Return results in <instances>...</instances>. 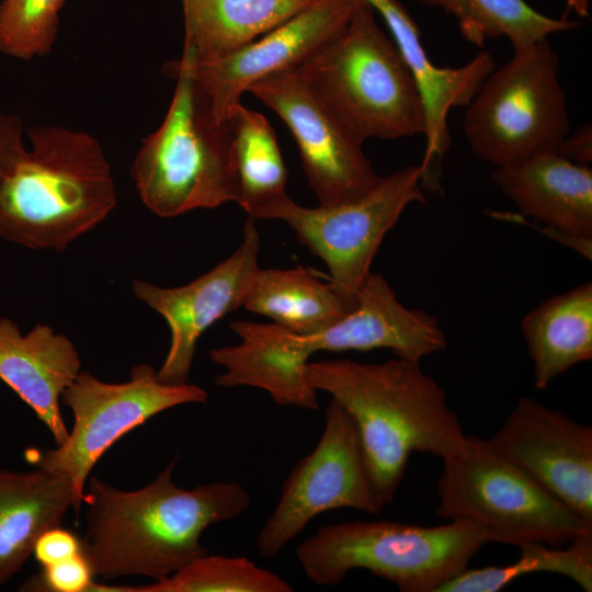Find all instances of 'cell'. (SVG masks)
Masks as SVG:
<instances>
[{
    "label": "cell",
    "mask_w": 592,
    "mask_h": 592,
    "mask_svg": "<svg viewBox=\"0 0 592 592\" xmlns=\"http://www.w3.org/2000/svg\"><path fill=\"white\" fill-rule=\"evenodd\" d=\"M0 111V237L64 251L114 209L116 189L99 140L57 125L26 130Z\"/></svg>",
    "instance_id": "cell-1"
},
{
    "label": "cell",
    "mask_w": 592,
    "mask_h": 592,
    "mask_svg": "<svg viewBox=\"0 0 592 592\" xmlns=\"http://www.w3.org/2000/svg\"><path fill=\"white\" fill-rule=\"evenodd\" d=\"M174 458L145 487L125 491L96 477L82 504L87 532L82 551L95 576H144L159 581L207 553L203 532L231 521L251 503L236 481H214L184 489L173 481Z\"/></svg>",
    "instance_id": "cell-2"
},
{
    "label": "cell",
    "mask_w": 592,
    "mask_h": 592,
    "mask_svg": "<svg viewBox=\"0 0 592 592\" xmlns=\"http://www.w3.org/2000/svg\"><path fill=\"white\" fill-rule=\"evenodd\" d=\"M305 376L353 419L385 505L395 500L412 453L443 459L466 435L444 390L420 363L397 356L383 363L309 361Z\"/></svg>",
    "instance_id": "cell-3"
},
{
    "label": "cell",
    "mask_w": 592,
    "mask_h": 592,
    "mask_svg": "<svg viewBox=\"0 0 592 592\" xmlns=\"http://www.w3.org/2000/svg\"><path fill=\"white\" fill-rule=\"evenodd\" d=\"M175 89L161 125L146 138L130 174L146 207L162 218L239 203L228 119H219L192 71L191 54L163 67Z\"/></svg>",
    "instance_id": "cell-4"
},
{
    "label": "cell",
    "mask_w": 592,
    "mask_h": 592,
    "mask_svg": "<svg viewBox=\"0 0 592 592\" xmlns=\"http://www.w3.org/2000/svg\"><path fill=\"white\" fill-rule=\"evenodd\" d=\"M296 69L360 144L424 136L415 81L364 0L342 31Z\"/></svg>",
    "instance_id": "cell-5"
},
{
    "label": "cell",
    "mask_w": 592,
    "mask_h": 592,
    "mask_svg": "<svg viewBox=\"0 0 592 592\" xmlns=\"http://www.w3.org/2000/svg\"><path fill=\"white\" fill-rule=\"evenodd\" d=\"M487 544L465 521L421 526L395 521H348L321 526L296 548L307 579L335 585L367 570L402 592H437Z\"/></svg>",
    "instance_id": "cell-6"
},
{
    "label": "cell",
    "mask_w": 592,
    "mask_h": 592,
    "mask_svg": "<svg viewBox=\"0 0 592 592\" xmlns=\"http://www.w3.org/2000/svg\"><path fill=\"white\" fill-rule=\"evenodd\" d=\"M442 460L437 514L475 525L487 543L563 546L592 532L591 520L549 493L488 439L465 435Z\"/></svg>",
    "instance_id": "cell-7"
},
{
    "label": "cell",
    "mask_w": 592,
    "mask_h": 592,
    "mask_svg": "<svg viewBox=\"0 0 592 592\" xmlns=\"http://www.w3.org/2000/svg\"><path fill=\"white\" fill-rule=\"evenodd\" d=\"M513 50L487 76L463 119L471 151L494 167L556 151L570 132L559 57L549 38Z\"/></svg>",
    "instance_id": "cell-8"
},
{
    "label": "cell",
    "mask_w": 592,
    "mask_h": 592,
    "mask_svg": "<svg viewBox=\"0 0 592 592\" xmlns=\"http://www.w3.org/2000/svg\"><path fill=\"white\" fill-rule=\"evenodd\" d=\"M207 399L208 392L198 385L162 383L148 363L134 366L130 379L116 384L80 371L61 395L73 414L67 439L55 448H30L26 457L36 467L71 479L79 511L91 469L117 440L164 410Z\"/></svg>",
    "instance_id": "cell-9"
},
{
    "label": "cell",
    "mask_w": 592,
    "mask_h": 592,
    "mask_svg": "<svg viewBox=\"0 0 592 592\" xmlns=\"http://www.w3.org/2000/svg\"><path fill=\"white\" fill-rule=\"evenodd\" d=\"M422 189L421 169L411 164L382 177L357 200L305 207L288 196L266 219L286 223L298 241L326 263L328 284L351 311L386 234L410 204L425 202Z\"/></svg>",
    "instance_id": "cell-10"
},
{
    "label": "cell",
    "mask_w": 592,
    "mask_h": 592,
    "mask_svg": "<svg viewBox=\"0 0 592 592\" xmlns=\"http://www.w3.org/2000/svg\"><path fill=\"white\" fill-rule=\"evenodd\" d=\"M384 506L356 425L348 411L331 399L318 443L291 469L255 545L261 556L274 558L321 513L354 509L376 515Z\"/></svg>",
    "instance_id": "cell-11"
},
{
    "label": "cell",
    "mask_w": 592,
    "mask_h": 592,
    "mask_svg": "<svg viewBox=\"0 0 592 592\" xmlns=\"http://www.w3.org/2000/svg\"><path fill=\"white\" fill-rule=\"evenodd\" d=\"M248 92L275 112L298 146L319 205L357 200L382 180L360 144L317 96L297 69L275 72Z\"/></svg>",
    "instance_id": "cell-12"
},
{
    "label": "cell",
    "mask_w": 592,
    "mask_h": 592,
    "mask_svg": "<svg viewBox=\"0 0 592 592\" xmlns=\"http://www.w3.org/2000/svg\"><path fill=\"white\" fill-rule=\"evenodd\" d=\"M259 248L260 236L254 219L249 217L232 254L189 284L160 287L139 278L133 281L135 297L162 316L170 329V346L157 369L162 383H186L202 334L224 316L243 307L260 269Z\"/></svg>",
    "instance_id": "cell-13"
},
{
    "label": "cell",
    "mask_w": 592,
    "mask_h": 592,
    "mask_svg": "<svg viewBox=\"0 0 592 592\" xmlns=\"http://www.w3.org/2000/svg\"><path fill=\"white\" fill-rule=\"evenodd\" d=\"M567 506L592 521V428L521 397L488 439Z\"/></svg>",
    "instance_id": "cell-14"
},
{
    "label": "cell",
    "mask_w": 592,
    "mask_h": 592,
    "mask_svg": "<svg viewBox=\"0 0 592 592\" xmlns=\"http://www.w3.org/2000/svg\"><path fill=\"white\" fill-rule=\"evenodd\" d=\"M362 0H315L305 10L243 47L210 60H196L193 76L208 95L219 119L255 81L298 68L349 23Z\"/></svg>",
    "instance_id": "cell-15"
},
{
    "label": "cell",
    "mask_w": 592,
    "mask_h": 592,
    "mask_svg": "<svg viewBox=\"0 0 592 592\" xmlns=\"http://www.w3.org/2000/svg\"><path fill=\"white\" fill-rule=\"evenodd\" d=\"M385 21L400 55L408 66L425 111V151L421 169V185L439 187L437 164L451 146L447 116L453 107L467 106L496 61L487 50H480L459 67H439L428 56L421 31L399 0H364Z\"/></svg>",
    "instance_id": "cell-16"
},
{
    "label": "cell",
    "mask_w": 592,
    "mask_h": 592,
    "mask_svg": "<svg viewBox=\"0 0 592 592\" xmlns=\"http://www.w3.org/2000/svg\"><path fill=\"white\" fill-rule=\"evenodd\" d=\"M230 328L239 342L209 352V360L224 368L215 379L217 386L259 388L280 406L319 408L318 391L305 376L315 354L307 334L274 322L249 320L232 321Z\"/></svg>",
    "instance_id": "cell-17"
},
{
    "label": "cell",
    "mask_w": 592,
    "mask_h": 592,
    "mask_svg": "<svg viewBox=\"0 0 592 592\" xmlns=\"http://www.w3.org/2000/svg\"><path fill=\"white\" fill-rule=\"evenodd\" d=\"M308 338L315 353L387 349L417 363L447 346L437 318L401 304L378 273L368 275L351 311Z\"/></svg>",
    "instance_id": "cell-18"
},
{
    "label": "cell",
    "mask_w": 592,
    "mask_h": 592,
    "mask_svg": "<svg viewBox=\"0 0 592 592\" xmlns=\"http://www.w3.org/2000/svg\"><path fill=\"white\" fill-rule=\"evenodd\" d=\"M81 360L71 340L46 323L25 334L0 318V379L36 414L56 445L68 436L60 410L61 395L80 373Z\"/></svg>",
    "instance_id": "cell-19"
},
{
    "label": "cell",
    "mask_w": 592,
    "mask_h": 592,
    "mask_svg": "<svg viewBox=\"0 0 592 592\" xmlns=\"http://www.w3.org/2000/svg\"><path fill=\"white\" fill-rule=\"evenodd\" d=\"M491 180L520 209L553 231L592 238V170L557 151L494 167Z\"/></svg>",
    "instance_id": "cell-20"
},
{
    "label": "cell",
    "mask_w": 592,
    "mask_h": 592,
    "mask_svg": "<svg viewBox=\"0 0 592 592\" xmlns=\"http://www.w3.org/2000/svg\"><path fill=\"white\" fill-rule=\"evenodd\" d=\"M70 508L75 491L67 475L39 467L0 469V587L21 570L38 537L61 525Z\"/></svg>",
    "instance_id": "cell-21"
},
{
    "label": "cell",
    "mask_w": 592,
    "mask_h": 592,
    "mask_svg": "<svg viewBox=\"0 0 592 592\" xmlns=\"http://www.w3.org/2000/svg\"><path fill=\"white\" fill-rule=\"evenodd\" d=\"M521 329L533 363L536 389L592 358V284L554 295L531 310Z\"/></svg>",
    "instance_id": "cell-22"
},
{
    "label": "cell",
    "mask_w": 592,
    "mask_h": 592,
    "mask_svg": "<svg viewBox=\"0 0 592 592\" xmlns=\"http://www.w3.org/2000/svg\"><path fill=\"white\" fill-rule=\"evenodd\" d=\"M315 0H181L184 45L196 60L228 55L289 20Z\"/></svg>",
    "instance_id": "cell-23"
},
{
    "label": "cell",
    "mask_w": 592,
    "mask_h": 592,
    "mask_svg": "<svg viewBox=\"0 0 592 592\" xmlns=\"http://www.w3.org/2000/svg\"><path fill=\"white\" fill-rule=\"evenodd\" d=\"M243 307L300 334L317 333L350 310L305 267L259 269Z\"/></svg>",
    "instance_id": "cell-24"
},
{
    "label": "cell",
    "mask_w": 592,
    "mask_h": 592,
    "mask_svg": "<svg viewBox=\"0 0 592 592\" xmlns=\"http://www.w3.org/2000/svg\"><path fill=\"white\" fill-rule=\"evenodd\" d=\"M226 118L240 189L238 205L250 218L266 219L270 210L288 197V171L275 133L262 113L241 103Z\"/></svg>",
    "instance_id": "cell-25"
},
{
    "label": "cell",
    "mask_w": 592,
    "mask_h": 592,
    "mask_svg": "<svg viewBox=\"0 0 592 592\" xmlns=\"http://www.w3.org/2000/svg\"><path fill=\"white\" fill-rule=\"evenodd\" d=\"M443 9L457 20L462 36L476 46L505 37L513 49L533 45L550 35L578 30L579 20L540 13L525 0H415Z\"/></svg>",
    "instance_id": "cell-26"
},
{
    "label": "cell",
    "mask_w": 592,
    "mask_h": 592,
    "mask_svg": "<svg viewBox=\"0 0 592 592\" xmlns=\"http://www.w3.org/2000/svg\"><path fill=\"white\" fill-rule=\"evenodd\" d=\"M519 558L505 566L464 569L437 592H499L516 579L537 572L556 573L592 591V532L563 546L527 543L517 547Z\"/></svg>",
    "instance_id": "cell-27"
},
{
    "label": "cell",
    "mask_w": 592,
    "mask_h": 592,
    "mask_svg": "<svg viewBox=\"0 0 592 592\" xmlns=\"http://www.w3.org/2000/svg\"><path fill=\"white\" fill-rule=\"evenodd\" d=\"M277 573L247 557L209 555L195 558L166 579L122 587V592H292Z\"/></svg>",
    "instance_id": "cell-28"
},
{
    "label": "cell",
    "mask_w": 592,
    "mask_h": 592,
    "mask_svg": "<svg viewBox=\"0 0 592 592\" xmlns=\"http://www.w3.org/2000/svg\"><path fill=\"white\" fill-rule=\"evenodd\" d=\"M66 0H2L0 53L21 60L50 53L58 36Z\"/></svg>",
    "instance_id": "cell-29"
},
{
    "label": "cell",
    "mask_w": 592,
    "mask_h": 592,
    "mask_svg": "<svg viewBox=\"0 0 592 592\" xmlns=\"http://www.w3.org/2000/svg\"><path fill=\"white\" fill-rule=\"evenodd\" d=\"M95 573L83 551L66 560L44 566L29 578L21 591L103 592V584L94 581Z\"/></svg>",
    "instance_id": "cell-30"
},
{
    "label": "cell",
    "mask_w": 592,
    "mask_h": 592,
    "mask_svg": "<svg viewBox=\"0 0 592 592\" xmlns=\"http://www.w3.org/2000/svg\"><path fill=\"white\" fill-rule=\"evenodd\" d=\"M82 551V540L71 531L55 526L36 540L33 555L41 567L53 565Z\"/></svg>",
    "instance_id": "cell-31"
},
{
    "label": "cell",
    "mask_w": 592,
    "mask_h": 592,
    "mask_svg": "<svg viewBox=\"0 0 592 592\" xmlns=\"http://www.w3.org/2000/svg\"><path fill=\"white\" fill-rule=\"evenodd\" d=\"M567 160L584 167H590L592 162V127L587 123L578 127L574 132L568 133L557 150Z\"/></svg>",
    "instance_id": "cell-32"
},
{
    "label": "cell",
    "mask_w": 592,
    "mask_h": 592,
    "mask_svg": "<svg viewBox=\"0 0 592 592\" xmlns=\"http://www.w3.org/2000/svg\"><path fill=\"white\" fill-rule=\"evenodd\" d=\"M590 1L591 0H567V7L580 18H587L589 15Z\"/></svg>",
    "instance_id": "cell-33"
}]
</instances>
